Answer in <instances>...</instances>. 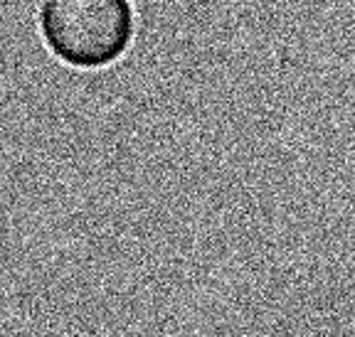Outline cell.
<instances>
[{"label":"cell","instance_id":"6da1fadb","mask_svg":"<svg viewBox=\"0 0 355 337\" xmlns=\"http://www.w3.org/2000/svg\"><path fill=\"white\" fill-rule=\"evenodd\" d=\"M40 30L60 62L77 69H104L128 52L136 15L131 0H44Z\"/></svg>","mask_w":355,"mask_h":337}]
</instances>
